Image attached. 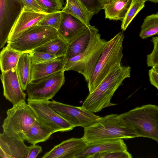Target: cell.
<instances>
[{
    "label": "cell",
    "instance_id": "obj_1",
    "mask_svg": "<svg viewBox=\"0 0 158 158\" xmlns=\"http://www.w3.org/2000/svg\"><path fill=\"white\" fill-rule=\"evenodd\" d=\"M124 37L123 31L108 41L87 82L89 93L92 92L107 76L122 66Z\"/></svg>",
    "mask_w": 158,
    "mask_h": 158
},
{
    "label": "cell",
    "instance_id": "obj_2",
    "mask_svg": "<svg viewBox=\"0 0 158 158\" xmlns=\"http://www.w3.org/2000/svg\"><path fill=\"white\" fill-rule=\"evenodd\" d=\"M131 72L130 66L122 65L117 71L107 76L92 92L89 93L82 106L96 113L104 108L116 105L111 102V100L123 81L130 77Z\"/></svg>",
    "mask_w": 158,
    "mask_h": 158
},
{
    "label": "cell",
    "instance_id": "obj_3",
    "mask_svg": "<svg viewBox=\"0 0 158 158\" xmlns=\"http://www.w3.org/2000/svg\"><path fill=\"white\" fill-rule=\"evenodd\" d=\"M112 114L102 117L95 123L84 129L82 138L87 143L137 137L135 132Z\"/></svg>",
    "mask_w": 158,
    "mask_h": 158
},
{
    "label": "cell",
    "instance_id": "obj_4",
    "mask_svg": "<svg viewBox=\"0 0 158 158\" xmlns=\"http://www.w3.org/2000/svg\"><path fill=\"white\" fill-rule=\"evenodd\" d=\"M118 117L134 130L137 137L152 139L158 143V106L145 105L118 115Z\"/></svg>",
    "mask_w": 158,
    "mask_h": 158
},
{
    "label": "cell",
    "instance_id": "obj_5",
    "mask_svg": "<svg viewBox=\"0 0 158 158\" xmlns=\"http://www.w3.org/2000/svg\"><path fill=\"white\" fill-rule=\"evenodd\" d=\"M108 41L102 39L96 28L92 33L86 49L82 53L66 59L64 70H73L81 74L87 82Z\"/></svg>",
    "mask_w": 158,
    "mask_h": 158
},
{
    "label": "cell",
    "instance_id": "obj_6",
    "mask_svg": "<svg viewBox=\"0 0 158 158\" xmlns=\"http://www.w3.org/2000/svg\"><path fill=\"white\" fill-rule=\"evenodd\" d=\"M6 113L2 125L3 133L12 138L24 141L25 135L37 119L34 111L23 100L13 105Z\"/></svg>",
    "mask_w": 158,
    "mask_h": 158
},
{
    "label": "cell",
    "instance_id": "obj_7",
    "mask_svg": "<svg viewBox=\"0 0 158 158\" xmlns=\"http://www.w3.org/2000/svg\"><path fill=\"white\" fill-rule=\"evenodd\" d=\"M58 31L49 27L35 25L17 38L7 42V45L22 53L29 52L55 38Z\"/></svg>",
    "mask_w": 158,
    "mask_h": 158
},
{
    "label": "cell",
    "instance_id": "obj_8",
    "mask_svg": "<svg viewBox=\"0 0 158 158\" xmlns=\"http://www.w3.org/2000/svg\"><path fill=\"white\" fill-rule=\"evenodd\" d=\"M64 71L63 70L31 81L26 90L27 100L48 101L52 99L64 83Z\"/></svg>",
    "mask_w": 158,
    "mask_h": 158
},
{
    "label": "cell",
    "instance_id": "obj_9",
    "mask_svg": "<svg viewBox=\"0 0 158 158\" xmlns=\"http://www.w3.org/2000/svg\"><path fill=\"white\" fill-rule=\"evenodd\" d=\"M48 105L74 127H81L85 128L97 123L102 118L82 106H74L53 100L48 101Z\"/></svg>",
    "mask_w": 158,
    "mask_h": 158
},
{
    "label": "cell",
    "instance_id": "obj_10",
    "mask_svg": "<svg viewBox=\"0 0 158 158\" xmlns=\"http://www.w3.org/2000/svg\"><path fill=\"white\" fill-rule=\"evenodd\" d=\"M48 101L27 100V104L34 111L37 119L50 129L53 134L73 130L74 127L49 106Z\"/></svg>",
    "mask_w": 158,
    "mask_h": 158
},
{
    "label": "cell",
    "instance_id": "obj_11",
    "mask_svg": "<svg viewBox=\"0 0 158 158\" xmlns=\"http://www.w3.org/2000/svg\"><path fill=\"white\" fill-rule=\"evenodd\" d=\"M23 6L21 0H0V48L7 42L8 38Z\"/></svg>",
    "mask_w": 158,
    "mask_h": 158
},
{
    "label": "cell",
    "instance_id": "obj_12",
    "mask_svg": "<svg viewBox=\"0 0 158 158\" xmlns=\"http://www.w3.org/2000/svg\"><path fill=\"white\" fill-rule=\"evenodd\" d=\"M3 87V95L13 105L25 101L26 94L22 89L16 68L2 73L0 76Z\"/></svg>",
    "mask_w": 158,
    "mask_h": 158
},
{
    "label": "cell",
    "instance_id": "obj_13",
    "mask_svg": "<svg viewBox=\"0 0 158 158\" xmlns=\"http://www.w3.org/2000/svg\"><path fill=\"white\" fill-rule=\"evenodd\" d=\"M61 14L60 23L57 30L58 35L69 43L74 40L89 27L70 14L61 11Z\"/></svg>",
    "mask_w": 158,
    "mask_h": 158
},
{
    "label": "cell",
    "instance_id": "obj_14",
    "mask_svg": "<svg viewBox=\"0 0 158 158\" xmlns=\"http://www.w3.org/2000/svg\"><path fill=\"white\" fill-rule=\"evenodd\" d=\"M48 13L31 10L23 7L10 34L8 41L12 40L31 27L37 25Z\"/></svg>",
    "mask_w": 158,
    "mask_h": 158
},
{
    "label": "cell",
    "instance_id": "obj_15",
    "mask_svg": "<svg viewBox=\"0 0 158 158\" xmlns=\"http://www.w3.org/2000/svg\"><path fill=\"white\" fill-rule=\"evenodd\" d=\"M86 145L82 138H72L56 145L41 158H74Z\"/></svg>",
    "mask_w": 158,
    "mask_h": 158
},
{
    "label": "cell",
    "instance_id": "obj_16",
    "mask_svg": "<svg viewBox=\"0 0 158 158\" xmlns=\"http://www.w3.org/2000/svg\"><path fill=\"white\" fill-rule=\"evenodd\" d=\"M125 150L127 148L122 139L87 143L74 158H92L96 154Z\"/></svg>",
    "mask_w": 158,
    "mask_h": 158
},
{
    "label": "cell",
    "instance_id": "obj_17",
    "mask_svg": "<svg viewBox=\"0 0 158 158\" xmlns=\"http://www.w3.org/2000/svg\"><path fill=\"white\" fill-rule=\"evenodd\" d=\"M24 140L12 138L3 133L0 134V157L27 158L29 147Z\"/></svg>",
    "mask_w": 158,
    "mask_h": 158
},
{
    "label": "cell",
    "instance_id": "obj_18",
    "mask_svg": "<svg viewBox=\"0 0 158 158\" xmlns=\"http://www.w3.org/2000/svg\"><path fill=\"white\" fill-rule=\"evenodd\" d=\"M66 60L64 56L43 63H31V81L64 70Z\"/></svg>",
    "mask_w": 158,
    "mask_h": 158
},
{
    "label": "cell",
    "instance_id": "obj_19",
    "mask_svg": "<svg viewBox=\"0 0 158 158\" xmlns=\"http://www.w3.org/2000/svg\"><path fill=\"white\" fill-rule=\"evenodd\" d=\"M131 0H110L104 4L105 18L110 20H122L129 7Z\"/></svg>",
    "mask_w": 158,
    "mask_h": 158
},
{
    "label": "cell",
    "instance_id": "obj_20",
    "mask_svg": "<svg viewBox=\"0 0 158 158\" xmlns=\"http://www.w3.org/2000/svg\"><path fill=\"white\" fill-rule=\"evenodd\" d=\"M96 28L95 27L90 25L74 40L69 43L65 58L70 59L83 52L88 45L92 32Z\"/></svg>",
    "mask_w": 158,
    "mask_h": 158
},
{
    "label": "cell",
    "instance_id": "obj_21",
    "mask_svg": "<svg viewBox=\"0 0 158 158\" xmlns=\"http://www.w3.org/2000/svg\"><path fill=\"white\" fill-rule=\"evenodd\" d=\"M62 12L70 14L80 20L88 26L89 21L94 15L89 11L79 0H66Z\"/></svg>",
    "mask_w": 158,
    "mask_h": 158
},
{
    "label": "cell",
    "instance_id": "obj_22",
    "mask_svg": "<svg viewBox=\"0 0 158 158\" xmlns=\"http://www.w3.org/2000/svg\"><path fill=\"white\" fill-rule=\"evenodd\" d=\"M69 44L58 35L55 38L31 52H43L52 55L57 58L62 57L66 55Z\"/></svg>",
    "mask_w": 158,
    "mask_h": 158
},
{
    "label": "cell",
    "instance_id": "obj_23",
    "mask_svg": "<svg viewBox=\"0 0 158 158\" xmlns=\"http://www.w3.org/2000/svg\"><path fill=\"white\" fill-rule=\"evenodd\" d=\"M31 61L29 54L22 53L16 68L21 87L24 91L31 82Z\"/></svg>",
    "mask_w": 158,
    "mask_h": 158
},
{
    "label": "cell",
    "instance_id": "obj_24",
    "mask_svg": "<svg viewBox=\"0 0 158 158\" xmlns=\"http://www.w3.org/2000/svg\"><path fill=\"white\" fill-rule=\"evenodd\" d=\"M53 134L51 130L36 119L25 135V140L31 144H36L48 140Z\"/></svg>",
    "mask_w": 158,
    "mask_h": 158
},
{
    "label": "cell",
    "instance_id": "obj_25",
    "mask_svg": "<svg viewBox=\"0 0 158 158\" xmlns=\"http://www.w3.org/2000/svg\"><path fill=\"white\" fill-rule=\"evenodd\" d=\"M22 53L7 45L0 53V67L2 73L16 68Z\"/></svg>",
    "mask_w": 158,
    "mask_h": 158
},
{
    "label": "cell",
    "instance_id": "obj_26",
    "mask_svg": "<svg viewBox=\"0 0 158 158\" xmlns=\"http://www.w3.org/2000/svg\"><path fill=\"white\" fill-rule=\"evenodd\" d=\"M139 36L143 39L158 35V12L147 16L141 27Z\"/></svg>",
    "mask_w": 158,
    "mask_h": 158
},
{
    "label": "cell",
    "instance_id": "obj_27",
    "mask_svg": "<svg viewBox=\"0 0 158 158\" xmlns=\"http://www.w3.org/2000/svg\"><path fill=\"white\" fill-rule=\"evenodd\" d=\"M145 2L142 0H131L129 7L122 20L121 29L126 30L133 19L145 6Z\"/></svg>",
    "mask_w": 158,
    "mask_h": 158
},
{
    "label": "cell",
    "instance_id": "obj_28",
    "mask_svg": "<svg viewBox=\"0 0 158 158\" xmlns=\"http://www.w3.org/2000/svg\"><path fill=\"white\" fill-rule=\"evenodd\" d=\"M44 11L50 14L62 10L64 0H36Z\"/></svg>",
    "mask_w": 158,
    "mask_h": 158
},
{
    "label": "cell",
    "instance_id": "obj_29",
    "mask_svg": "<svg viewBox=\"0 0 158 158\" xmlns=\"http://www.w3.org/2000/svg\"><path fill=\"white\" fill-rule=\"evenodd\" d=\"M61 11L48 14L39 22L37 25L49 26L57 30L61 21Z\"/></svg>",
    "mask_w": 158,
    "mask_h": 158
},
{
    "label": "cell",
    "instance_id": "obj_30",
    "mask_svg": "<svg viewBox=\"0 0 158 158\" xmlns=\"http://www.w3.org/2000/svg\"><path fill=\"white\" fill-rule=\"evenodd\" d=\"M28 53L30 55L31 63L38 64L54 60L57 57L46 52H31Z\"/></svg>",
    "mask_w": 158,
    "mask_h": 158
},
{
    "label": "cell",
    "instance_id": "obj_31",
    "mask_svg": "<svg viewBox=\"0 0 158 158\" xmlns=\"http://www.w3.org/2000/svg\"><path fill=\"white\" fill-rule=\"evenodd\" d=\"M79 0L89 11L94 14L103 9L105 4L102 0Z\"/></svg>",
    "mask_w": 158,
    "mask_h": 158
},
{
    "label": "cell",
    "instance_id": "obj_32",
    "mask_svg": "<svg viewBox=\"0 0 158 158\" xmlns=\"http://www.w3.org/2000/svg\"><path fill=\"white\" fill-rule=\"evenodd\" d=\"M131 155L125 150L107 152L95 154L92 158H132Z\"/></svg>",
    "mask_w": 158,
    "mask_h": 158
},
{
    "label": "cell",
    "instance_id": "obj_33",
    "mask_svg": "<svg viewBox=\"0 0 158 158\" xmlns=\"http://www.w3.org/2000/svg\"><path fill=\"white\" fill-rule=\"evenodd\" d=\"M151 41L153 48L151 53L147 55L146 63L148 67H152L158 64V36L152 37Z\"/></svg>",
    "mask_w": 158,
    "mask_h": 158
},
{
    "label": "cell",
    "instance_id": "obj_34",
    "mask_svg": "<svg viewBox=\"0 0 158 158\" xmlns=\"http://www.w3.org/2000/svg\"><path fill=\"white\" fill-rule=\"evenodd\" d=\"M23 7L36 12H45L36 0H21Z\"/></svg>",
    "mask_w": 158,
    "mask_h": 158
},
{
    "label": "cell",
    "instance_id": "obj_35",
    "mask_svg": "<svg viewBox=\"0 0 158 158\" xmlns=\"http://www.w3.org/2000/svg\"><path fill=\"white\" fill-rule=\"evenodd\" d=\"M42 152L41 146L36 144H32L29 146L27 158H35Z\"/></svg>",
    "mask_w": 158,
    "mask_h": 158
},
{
    "label": "cell",
    "instance_id": "obj_36",
    "mask_svg": "<svg viewBox=\"0 0 158 158\" xmlns=\"http://www.w3.org/2000/svg\"><path fill=\"white\" fill-rule=\"evenodd\" d=\"M148 75L151 83L158 89V73L152 68L149 71Z\"/></svg>",
    "mask_w": 158,
    "mask_h": 158
},
{
    "label": "cell",
    "instance_id": "obj_37",
    "mask_svg": "<svg viewBox=\"0 0 158 158\" xmlns=\"http://www.w3.org/2000/svg\"><path fill=\"white\" fill-rule=\"evenodd\" d=\"M152 68L158 73V64L154 65Z\"/></svg>",
    "mask_w": 158,
    "mask_h": 158
},
{
    "label": "cell",
    "instance_id": "obj_38",
    "mask_svg": "<svg viewBox=\"0 0 158 158\" xmlns=\"http://www.w3.org/2000/svg\"><path fill=\"white\" fill-rule=\"evenodd\" d=\"M143 1H144L145 2L147 1H149L150 2H153L155 3H158V0H142Z\"/></svg>",
    "mask_w": 158,
    "mask_h": 158
},
{
    "label": "cell",
    "instance_id": "obj_39",
    "mask_svg": "<svg viewBox=\"0 0 158 158\" xmlns=\"http://www.w3.org/2000/svg\"><path fill=\"white\" fill-rule=\"evenodd\" d=\"M104 4L108 2V0H102Z\"/></svg>",
    "mask_w": 158,
    "mask_h": 158
},
{
    "label": "cell",
    "instance_id": "obj_40",
    "mask_svg": "<svg viewBox=\"0 0 158 158\" xmlns=\"http://www.w3.org/2000/svg\"><path fill=\"white\" fill-rule=\"evenodd\" d=\"M110 0H108V1H110Z\"/></svg>",
    "mask_w": 158,
    "mask_h": 158
}]
</instances>
